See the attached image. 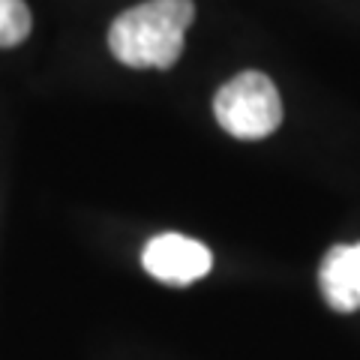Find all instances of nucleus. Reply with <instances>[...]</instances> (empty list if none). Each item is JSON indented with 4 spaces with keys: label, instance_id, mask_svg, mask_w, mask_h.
Returning <instances> with one entry per match:
<instances>
[{
    "label": "nucleus",
    "instance_id": "obj_1",
    "mask_svg": "<svg viewBox=\"0 0 360 360\" xmlns=\"http://www.w3.org/2000/svg\"><path fill=\"white\" fill-rule=\"evenodd\" d=\"M193 21V0H144L111 21L108 49L129 70H172Z\"/></svg>",
    "mask_w": 360,
    "mask_h": 360
},
{
    "label": "nucleus",
    "instance_id": "obj_2",
    "mask_svg": "<svg viewBox=\"0 0 360 360\" xmlns=\"http://www.w3.org/2000/svg\"><path fill=\"white\" fill-rule=\"evenodd\" d=\"M213 115L219 127L240 141L267 139L283 123V99L264 72L246 70L229 78L213 96Z\"/></svg>",
    "mask_w": 360,
    "mask_h": 360
},
{
    "label": "nucleus",
    "instance_id": "obj_3",
    "mask_svg": "<svg viewBox=\"0 0 360 360\" xmlns=\"http://www.w3.org/2000/svg\"><path fill=\"white\" fill-rule=\"evenodd\" d=\"M141 267L165 285H193L213 267V252L201 240L177 231L156 234L141 250Z\"/></svg>",
    "mask_w": 360,
    "mask_h": 360
},
{
    "label": "nucleus",
    "instance_id": "obj_4",
    "mask_svg": "<svg viewBox=\"0 0 360 360\" xmlns=\"http://www.w3.org/2000/svg\"><path fill=\"white\" fill-rule=\"evenodd\" d=\"M319 288L333 312L360 309V243H336L324 252Z\"/></svg>",
    "mask_w": 360,
    "mask_h": 360
},
{
    "label": "nucleus",
    "instance_id": "obj_5",
    "mask_svg": "<svg viewBox=\"0 0 360 360\" xmlns=\"http://www.w3.org/2000/svg\"><path fill=\"white\" fill-rule=\"evenodd\" d=\"M33 30V15L25 0H0V49H15Z\"/></svg>",
    "mask_w": 360,
    "mask_h": 360
}]
</instances>
